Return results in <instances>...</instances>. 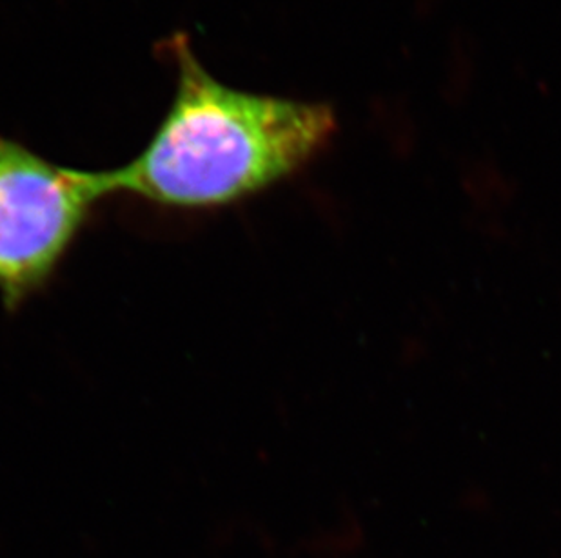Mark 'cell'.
I'll return each mask as SVG.
<instances>
[{"label": "cell", "mask_w": 561, "mask_h": 558, "mask_svg": "<svg viewBox=\"0 0 561 558\" xmlns=\"http://www.w3.org/2000/svg\"><path fill=\"white\" fill-rule=\"evenodd\" d=\"M113 195L110 171L54 164L0 135V300L15 312L38 294Z\"/></svg>", "instance_id": "2"}, {"label": "cell", "mask_w": 561, "mask_h": 558, "mask_svg": "<svg viewBox=\"0 0 561 558\" xmlns=\"http://www.w3.org/2000/svg\"><path fill=\"white\" fill-rule=\"evenodd\" d=\"M176 88L157 131L124 167L113 195L170 209H217L297 174L333 140V107L237 90L215 79L186 35L171 38Z\"/></svg>", "instance_id": "1"}]
</instances>
